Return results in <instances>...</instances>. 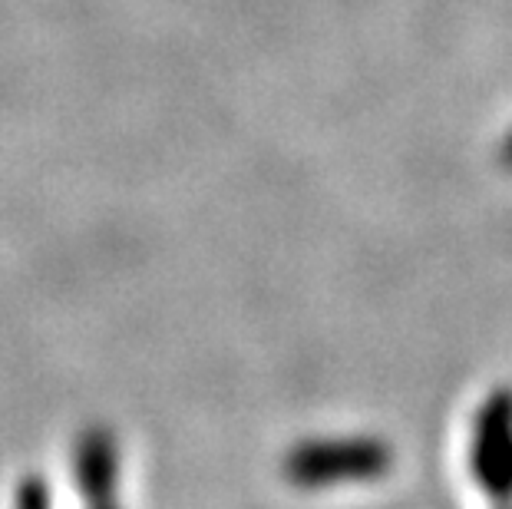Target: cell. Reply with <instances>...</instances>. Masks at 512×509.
Returning <instances> with one entry per match:
<instances>
[{
	"label": "cell",
	"instance_id": "6da1fadb",
	"mask_svg": "<svg viewBox=\"0 0 512 509\" xmlns=\"http://www.w3.org/2000/svg\"><path fill=\"white\" fill-rule=\"evenodd\" d=\"M394 467V450L374 437H341V440H311L298 443L285 457L288 483L301 490L341 483H370L387 476Z\"/></svg>",
	"mask_w": 512,
	"mask_h": 509
},
{
	"label": "cell",
	"instance_id": "3957f363",
	"mask_svg": "<svg viewBox=\"0 0 512 509\" xmlns=\"http://www.w3.org/2000/svg\"><path fill=\"white\" fill-rule=\"evenodd\" d=\"M76 476L93 503H106L116 486V447L106 430H93L76 450Z\"/></svg>",
	"mask_w": 512,
	"mask_h": 509
},
{
	"label": "cell",
	"instance_id": "277c9868",
	"mask_svg": "<svg viewBox=\"0 0 512 509\" xmlns=\"http://www.w3.org/2000/svg\"><path fill=\"white\" fill-rule=\"evenodd\" d=\"M20 509H47V490H43L37 480H30L24 486V496H20Z\"/></svg>",
	"mask_w": 512,
	"mask_h": 509
},
{
	"label": "cell",
	"instance_id": "7a4b0ae2",
	"mask_svg": "<svg viewBox=\"0 0 512 509\" xmlns=\"http://www.w3.org/2000/svg\"><path fill=\"white\" fill-rule=\"evenodd\" d=\"M473 480L483 486L486 496L506 503L512 500V391L499 387L486 397L476 417L473 453H470Z\"/></svg>",
	"mask_w": 512,
	"mask_h": 509
},
{
	"label": "cell",
	"instance_id": "8992f818",
	"mask_svg": "<svg viewBox=\"0 0 512 509\" xmlns=\"http://www.w3.org/2000/svg\"><path fill=\"white\" fill-rule=\"evenodd\" d=\"M509 162H512V146H509Z\"/></svg>",
	"mask_w": 512,
	"mask_h": 509
},
{
	"label": "cell",
	"instance_id": "5b68a950",
	"mask_svg": "<svg viewBox=\"0 0 512 509\" xmlns=\"http://www.w3.org/2000/svg\"><path fill=\"white\" fill-rule=\"evenodd\" d=\"M100 509H113V506H106V503H100Z\"/></svg>",
	"mask_w": 512,
	"mask_h": 509
}]
</instances>
